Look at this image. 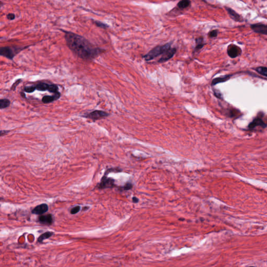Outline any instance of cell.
<instances>
[{
  "label": "cell",
  "instance_id": "cell-19",
  "mask_svg": "<svg viewBox=\"0 0 267 267\" xmlns=\"http://www.w3.org/2000/svg\"><path fill=\"white\" fill-rule=\"evenodd\" d=\"M196 47L195 50H199L200 49H201L203 47V45H204V44H203V38H198L196 39Z\"/></svg>",
  "mask_w": 267,
  "mask_h": 267
},
{
  "label": "cell",
  "instance_id": "cell-22",
  "mask_svg": "<svg viewBox=\"0 0 267 267\" xmlns=\"http://www.w3.org/2000/svg\"><path fill=\"white\" fill-rule=\"evenodd\" d=\"M36 90V87L35 86H27L23 89V92L27 93H32Z\"/></svg>",
  "mask_w": 267,
  "mask_h": 267
},
{
  "label": "cell",
  "instance_id": "cell-18",
  "mask_svg": "<svg viewBox=\"0 0 267 267\" xmlns=\"http://www.w3.org/2000/svg\"><path fill=\"white\" fill-rule=\"evenodd\" d=\"M191 1L190 0H181L179 2L178 6L181 9H184L188 8L190 5Z\"/></svg>",
  "mask_w": 267,
  "mask_h": 267
},
{
  "label": "cell",
  "instance_id": "cell-21",
  "mask_svg": "<svg viewBox=\"0 0 267 267\" xmlns=\"http://www.w3.org/2000/svg\"><path fill=\"white\" fill-rule=\"evenodd\" d=\"M49 92H51L52 94H56L59 92V87L55 84H50V88L49 90Z\"/></svg>",
  "mask_w": 267,
  "mask_h": 267
},
{
  "label": "cell",
  "instance_id": "cell-31",
  "mask_svg": "<svg viewBox=\"0 0 267 267\" xmlns=\"http://www.w3.org/2000/svg\"><path fill=\"white\" fill-rule=\"evenodd\" d=\"M132 200H133V203H137L139 201V199L137 197H134L132 198Z\"/></svg>",
  "mask_w": 267,
  "mask_h": 267
},
{
  "label": "cell",
  "instance_id": "cell-7",
  "mask_svg": "<svg viewBox=\"0 0 267 267\" xmlns=\"http://www.w3.org/2000/svg\"><path fill=\"white\" fill-rule=\"evenodd\" d=\"M176 52V49L170 48V49H168V50H166L164 53L162 55V57L158 61V62L159 63H163L168 61L171 59L172 57H173L174 54H175Z\"/></svg>",
  "mask_w": 267,
  "mask_h": 267
},
{
  "label": "cell",
  "instance_id": "cell-26",
  "mask_svg": "<svg viewBox=\"0 0 267 267\" xmlns=\"http://www.w3.org/2000/svg\"><path fill=\"white\" fill-rule=\"evenodd\" d=\"M6 17L9 20H15L16 16L14 13H8L6 15Z\"/></svg>",
  "mask_w": 267,
  "mask_h": 267
},
{
  "label": "cell",
  "instance_id": "cell-6",
  "mask_svg": "<svg viewBox=\"0 0 267 267\" xmlns=\"http://www.w3.org/2000/svg\"><path fill=\"white\" fill-rule=\"evenodd\" d=\"M227 52L229 57L231 58H235L241 54L242 50L235 45H231L228 46Z\"/></svg>",
  "mask_w": 267,
  "mask_h": 267
},
{
  "label": "cell",
  "instance_id": "cell-25",
  "mask_svg": "<svg viewBox=\"0 0 267 267\" xmlns=\"http://www.w3.org/2000/svg\"><path fill=\"white\" fill-rule=\"evenodd\" d=\"M218 31L217 30H214L210 31L209 33V37L210 38L216 37L217 35H218Z\"/></svg>",
  "mask_w": 267,
  "mask_h": 267
},
{
  "label": "cell",
  "instance_id": "cell-5",
  "mask_svg": "<svg viewBox=\"0 0 267 267\" xmlns=\"http://www.w3.org/2000/svg\"><path fill=\"white\" fill-rule=\"evenodd\" d=\"M114 179L112 178H107L106 174L102 178L101 181L99 184V188L100 189H104L107 188H112L115 186Z\"/></svg>",
  "mask_w": 267,
  "mask_h": 267
},
{
  "label": "cell",
  "instance_id": "cell-16",
  "mask_svg": "<svg viewBox=\"0 0 267 267\" xmlns=\"http://www.w3.org/2000/svg\"><path fill=\"white\" fill-rule=\"evenodd\" d=\"M53 234H54V233L52 232H45V233H43V234H42L39 236V238L38 239V242L39 243H42L44 240L50 238L52 236Z\"/></svg>",
  "mask_w": 267,
  "mask_h": 267
},
{
  "label": "cell",
  "instance_id": "cell-27",
  "mask_svg": "<svg viewBox=\"0 0 267 267\" xmlns=\"http://www.w3.org/2000/svg\"><path fill=\"white\" fill-rule=\"evenodd\" d=\"M132 187H133V185L131 183H127L123 187V189L124 190H129V189H131Z\"/></svg>",
  "mask_w": 267,
  "mask_h": 267
},
{
  "label": "cell",
  "instance_id": "cell-10",
  "mask_svg": "<svg viewBox=\"0 0 267 267\" xmlns=\"http://www.w3.org/2000/svg\"><path fill=\"white\" fill-rule=\"evenodd\" d=\"M38 221L41 224L50 225L53 222V218L51 215H45L39 216Z\"/></svg>",
  "mask_w": 267,
  "mask_h": 267
},
{
  "label": "cell",
  "instance_id": "cell-29",
  "mask_svg": "<svg viewBox=\"0 0 267 267\" xmlns=\"http://www.w3.org/2000/svg\"><path fill=\"white\" fill-rule=\"evenodd\" d=\"M20 79H19V80H17V81H16V82L13 84V85L12 86V88H14V89H15L16 88V87L17 86L18 84H20Z\"/></svg>",
  "mask_w": 267,
  "mask_h": 267
},
{
  "label": "cell",
  "instance_id": "cell-12",
  "mask_svg": "<svg viewBox=\"0 0 267 267\" xmlns=\"http://www.w3.org/2000/svg\"><path fill=\"white\" fill-rule=\"evenodd\" d=\"M258 126L265 128L267 125L265 123L263 122V121L261 119H260L259 117H257V118L254 119L251 123H250L248 127L250 129H253L255 128L256 127Z\"/></svg>",
  "mask_w": 267,
  "mask_h": 267
},
{
  "label": "cell",
  "instance_id": "cell-28",
  "mask_svg": "<svg viewBox=\"0 0 267 267\" xmlns=\"http://www.w3.org/2000/svg\"><path fill=\"white\" fill-rule=\"evenodd\" d=\"M214 93H215V96H216V97L219 98H222V95L218 91L214 90Z\"/></svg>",
  "mask_w": 267,
  "mask_h": 267
},
{
  "label": "cell",
  "instance_id": "cell-1",
  "mask_svg": "<svg viewBox=\"0 0 267 267\" xmlns=\"http://www.w3.org/2000/svg\"><path fill=\"white\" fill-rule=\"evenodd\" d=\"M67 47L77 57L85 60H92L104 52L87 39L70 31H64Z\"/></svg>",
  "mask_w": 267,
  "mask_h": 267
},
{
  "label": "cell",
  "instance_id": "cell-24",
  "mask_svg": "<svg viewBox=\"0 0 267 267\" xmlns=\"http://www.w3.org/2000/svg\"><path fill=\"white\" fill-rule=\"evenodd\" d=\"M80 207L79 206H77L76 207L73 208L71 210H70V213L72 215L76 214L77 213H78L79 210H80Z\"/></svg>",
  "mask_w": 267,
  "mask_h": 267
},
{
  "label": "cell",
  "instance_id": "cell-13",
  "mask_svg": "<svg viewBox=\"0 0 267 267\" xmlns=\"http://www.w3.org/2000/svg\"><path fill=\"white\" fill-rule=\"evenodd\" d=\"M225 9L229 14L230 17L231 18L232 20H234L236 22H242L243 20V19L241 17V16L235 12L234 10H232L231 8H226V7L225 8Z\"/></svg>",
  "mask_w": 267,
  "mask_h": 267
},
{
  "label": "cell",
  "instance_id": "cell-3",
  "mask_svg": "<svg viewBox=\"0 0 267 267\" xmlns=\"http://www.w3.org/2000/svg\"><path fill=\"white\" fill-rule=\"evenodd\" d=\"M22 49L21 48H18L16 47H2L0 49V55L7 59L13 60L16 55L22 51Z\"/></svg>",
  "mask_w": 267,
  "mask_h": 267
},
{
  "label": "cell",
  "instance_id": "cell-15",
  "mask_svg": "<svg viewBox=\"0 0 267 267\" xmlns=\"http://www.w3.org/2000/svg\"><path fill=\"white\" fill-rule=\"evenodd\" d=\"M50 85V84H47L45 82H40L36 86V90L40 92H45V91L49 92Z\"/></svg>",
  "mask_w": 267,
  "mask_h": 267
},
{
  "label": "cell",
  "instance_id": "cell-11",
  "mask_svg": "<svg viewBox=\"0 0 267 267\" xmlns=\"http://www.w3.org/2000/svg\"><path fill=\"white\" fill-rule=\"evenodd\" d=\"M61 97V93L60 92L56 94H53V96H45L42 98V101L43 104H50L52 102L56 101L59 99Z\"/></svg>",
  "mask_w": 267,
  "mask_h": 267
},
{
  "label": "cell",
  "instance_id": "cell-14",
  "mask_svg": "<svg viewBox=\"0 0 267 267\" xmlns=\"http://www.w3.org/2000/svg\"><path fill=\"white\" fill-rule=\"evenodd\" d=\"M231 75H226V76H223V77H220L218 78H215L212 82L211 85L214 86L216 84L223 82H226L227 80H228L231 77Z\"/></svg>",
  "mask_w": 267,
  "mask_h": 267
},
{
  "label": "cell",
  "instance_id": "cell-4",
  "mask_svg": "<svg viewBox=\"0 0 267 267\" xmlns=\"http://www.w3.org/2000/svg\"><path fill=\"white\" fill-rule=\"evenodd\" d=\"M109 115V113L104 111L95 110L94 111L86 114V115H83L82 116L87 119H90L92 121H97L107 117Z\"/></svg>",
  "mask_w": 267,
  "mask_h": 267
},
{
  "label": "cell",
  "instance_id": "cell-23",
  "mask_svg": "<svg viewBox=\"0 0 267 267\" xmlns=\"http://www.w3.org/2000/svg\"><path fill=\"white\" fill-rule=\"evenodd\" d=\"M94 22H95V23L96 24V25L98 27L103 28V29H106V28L109 27V26H108L107 25L104 23H102V22L97 21H97L95 20Z\"/></svg>",
  "mask_w": 267,
  "mask_h": 267
},
{
  "label": "cell",
  "instance_id": "cell-20",
  "mask_svg": "<svg viewBox=\"0 0 267 267\" xmlns=\"http://www.w3.org/2000/svg\"><path fill=\"white\" fill-rule=\"evenodd\" d=\"M256 70L258 73H259L260 74L267 77V67H258L256 68Z\"/></svg>",
  "mask_w": 267,
  "mask_h": 267
},
{
  "label": "cell",
  "instance_id": "cell-30",
  "mask_svg": "<svg viewBox=\"0 0 267 267\" xmlns=\"http://www.w3.org/2000/svg\"><path fill=\"white\" fill-rule=\"evenodd\" d=\"M8 133V131H1V136H4V135Z\"/></svg>",
  "mask_w": 267,
  "mask_h": 267
},
{
  "label": "cell",
  "instance_id": "cell-9",
  "mask_svg": "<svg viewBox=\"0 0 267 267\" xmlns=\"http://www.w3.org/2000/svg\"><path fill=\"white\" fill-rule=\"evenodd\" d=\"M49 210L48 206L45 203H42L35 207L32 210V213L35 215H42L47 213Z\"/></svg>",
  "mask_w": 267,
  "mask_h": 267
},
{
  "label": "cell",
  "instance_id": "cell-8",
  "mask_svg": "<svg viewBox=\"0 0 267 267\" xmlns=\"http://www.w3.org/2000/svg\"><path fill=\"white\" fill-rule=\"evenodd\" d=\"M252 29L256 33L267 35V25L261 23L253 24L250 26Z\"/></svg>",
  "mask_w": 267,
  "mask_h": 267
},
{
  "label": "cell",
  "instance_id": "cell-17",
  "mask_svg": "<svg viewBox=\"0 0 267 267\" xmlns=\"http://www.w3.org/2000/svg\"><path fill=\"white\" fill-rule=\"evenodd\" d=\"M11 101L8 99H1L0 100V109H3L10 107Z\"/></svg>",
  "mask_w": 267,
  "mask_h": 267
},
{
  "label": "cell",
  "instance_id": "cell-2",
  "mask_svg": "<svg viewBox=\"0 0 267 267\" xmlns=\"http://www.w3.org/2000/svg\"><path fill=\"white\" fill-rule=\"evenodd\" d=\"M171 48V43H166L163 45H160L154 48L149 51L147 54L144 56L145 60L147 61L151 60L159 56L161 54H163L168 49Z\"/></svg>",
  "mask_w": 267,
  "mask_h": 267
}]
</instances>
